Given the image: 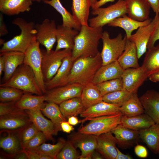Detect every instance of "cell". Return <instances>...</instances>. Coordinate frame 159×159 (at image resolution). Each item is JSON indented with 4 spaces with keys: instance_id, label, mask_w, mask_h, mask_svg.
<instances>
[{
    "instance_id": "44",
    "label": "cell",
    "mask_w": 159,
    "mask_h": 159,
    "mask_svg": "<svg viewBox=\"0 0 159 159\" xmlns=\"http://www.w3.org/2000/svg\"><path fill=\"white\" fill-rule=\"evenodd\" d=\"M75 147L71 141H66L65 144L57 155L56 159H77L79 155Z\"/></svg>"
},
{
    "instance_id": "11",
    "label": "cell",
    "mask_w": 159,
    "mask_h": 159,
    "mask_svg": "<svg viewBox=\"0 0 159 159\" xmlns=\"http://www.w3.org/2000/svg\"><path fill=\"white\" fill-rule=\"evenodd\" d=\"M35 29L37 40L45 47L47 52L52 50L57 42V26L54 21L46 19L41 23L35 24Z\"/></svg>"
},
{
    "instance_id": "26",
    "label": "cell",
    "mask_w": 159,
    "mask_h": 159,
    "mask_svg": "<svg viewBox=\"0 0 159 159\" xmlns=\"http://www.w3.org/2000/svg\"><path fill=\"white\" fill-rule=\"evenodd\" d=\"M32 2V0H0V11L8 16L29 11Z\"/></svg>"
},
{
    "instance_id": "59",
    "label": "cell",
    "mask_w": 159,
    "mask_h": 159,
    "mask_svg": "<svg viewBox=\"0 0 159 159\" xmlns=\"http://www.w3.org/2000/svg\"><path fill=\"white\" fill-rule=\"evenodd\" d=\"M95 150L93 153L92 155V159H102L103 158V157L96 150Z\"/></svg>"
},
{
    "instance_id": "6",
    "label": "cell",
    "mask_w": 159,
    "mask_h": 159,
    "mask_svg": "<svg viewBox=\"0 0 159 159\" xmlns=\"http://www.w3.org/2000/svg\"><path fill=\"white\" fill-rule=\"evenodd\" d=\"M92 14L95 16L89 19V25L92 27H102L114 19L127 14L124 0H118L106 7L93 9Z\"/></svg>"
},
{
    "instance_id": "40",
    "label": "cell",
    "mask_w": 159,
    "mask_h": 159,
    "mask_svg": "<svg viewBox=\"0 0 159 159\" xmlns=\"http://www.w3.org/2000/svg\"><path fill=\"white\" fill-rule=\"evenodd\" d=\"M133 93L123 89L103 95L102 100L105 102L120 107L130 98Z\"/></svg>"
},
{
    "instance_id": "2",
    "label": "cell",
    "mask_w": 159,
    "mask_h": 159,
    "mask_svg": "<svg viewBox=\"0 0 159 159\" xmlns=\"http://www.w3.org/2000/svg\"><path fill=\"white\" fill-rule=\"evenodd\" d=\"M102 65L100 52L94 57H82L73 62L69 77L68 84L77 83L84 86L92 82Z\"/></svg>"
},
{
    "instance_id": "51",
    "label": "cell",
    "mask_w": 159,
    "mask_h": 159,
    "mask_svg": "<svg viewBox=\"0 0 159 159\" xmlns=\"http://www.w3.org/2000/svg\"><path fill=\"white\" fill-rule=\"evenodd\" d=\"M155 13V16L159 15V0H146Z\"/></svg>"
},
{
    "instance_id": "30",
    "label": "cell",
    "mask_w": 159,
    "mask_h": 159,
    "mask_svg": "<svg viewBox=\"0 0 159 159\" xmlns=\"http://www.w3.org/2000/svg\"><path fill=\"white\" fill-rule=\"evenodd\" d=\"M40 110L53 123V135H57L59 131L62 130L61 126L62 122L66 121V118L61 111L59 106L54 103L48 102Z\"/></svg>"
},
{
    "instance_id": "5",
    "label": "cell",
    "mask_w": 159,
    "mask_h": 159,
    "mask_svg": "<svg viewBox=\"0 0 159 159\" xmlns=\"http://www.w3.org/2000/svg\"><path fill=\"white\" fill-rule=\"evenodd\" d=\"M101 39L103 44L101 55L102 65H105L117 60L124 51L127 38L123 37L120 33L115 37L111 38L108 32L104 31Z\"/></svg>"
},
{
    "instance_id": "53",
    "label": "cell",
    "mask_w": 159,
    "mask_h": 159,
    "mask_svg": "<svg viewBox=\"0 0 159 159\" xmlns=\"http://www.w3.org/2000/svg\"><path fill=\"white\" fill-rule=\"evenodd\" d=\"M61 126L62 131L67 133H69L71 131L74 129L72 125H71L68 121H66L62 122Z\"/></svg>"
},
{
    "instance_id": "62",
    "label": "cell",
    "mask_w": 159,
    "mask_h": 159,
    "mask_svg": "<svg viewBox=\"0 0 159 159\" xmlns=\"http://www.w3.org/2000/svg\"><path fill=\"white\" fill-rule=\"evenodd\" d=\"M4 40L2 39H0V45H3V44L4 43Z\"/></svg>"
},
{
    "instance_id": "39",
    "label": "cell",
    "mask_w": 159,
    "mask_h": 159,
    "mask_svg": "<svg viewBox=\"0 0 159 159\" xmlns=\"http://www.w3.org/2000/svg\"><path fill=\"white\" fill-rule=\"evenodd\" d=\"M66 141L63 138H60L55 144L44 143L33 150L38 153L48 156L51 159H56L57 156L66 143Z\"/></svg>"
},
{
    "instance_id": "1",
    "label": "cell",
    "mask_w": 159,
    "mask_h": 159,
    "mask_svg": "<svg viewBox=\"0 0 159 159\" xmlns=\"http://www.w3.org/2000/svg\"><path fill=\"white\" fill-rule=\"evenodd\" d=\"M74 40L71 57L74 62L82 57H94L99 52L98 46L103 32L102 27L82 25Z\"/></svg>"
},
{
    "instance_id": "15",
    "label": "cell",
    "mask_w": 159,
    "mask_h": 159,
    "mask_svg": "<svg viewBox=\"0 0 159 159\" xmlns=\"http://www.w3.org/2000/svg\"><path fill=\"white\" fill-rule=\"evenodd\" d=\"M155 21V18L147 25L139 27L129 39L135 44L138 59L146 52L148 45L152 33Z\"/></svg>"
},
{
    "instance_id": "25",
    "label": "cell",
    "mask_w": 159,
    "mask_h": 159,
    "mask_svg": "<svg viewBox=\"0 0 159 159\" xmlns=\"http://www.w3.org/2000/svg\"><path fill=\"white\" fill-rule=\"evenodd\" d=\"M152 20L149 18L143 21H138L132 19L125 14L114 19L107 25L109 26L119 27L123 29L125 32L127 39H129L134 30L138 29L141 26L148 25Z\"/></svg>"
},
{
    "instance_id": "64",
    "label": "cell",
    "mask_w": 159,
    "mask_h": 159,
    "mask_svg": "<svg viewBox=\"0 0 159 159\" xmlns=\"http://www.w3.org/2000/svg\"><path fill=\"white\" fill-rule=\"evenodd\" d=\"M158 154H159V152Z\"/></svg>"
},
{
    "instance_id": "52",
    "label": "cell",
    "mask_w": 159,
    "mask_h": 159,
    "mask_svg": "<svg viewBox=\"0 0 159 159\" xmlns=\"http://www.w3.org/2000/svg\"><path fill=\"white\" fill-rule=\"evenodd\" d=\"M8 32L4 20V18L2 13L0 14V37L7 34Z\"/></svg>"
},
{
    "instance_id": "55",
    "label": "cell",
    "mask_w": 159,
    "mask_h": 159,
    "mask_svg": "<svg viewBox=\"0 0 159 159\" xmlns=\"http://www.w3.org/2000/svg\"><path fill=\"white\" fill-rule=\"evenodd\" d=\"M117 153L115 159H130L132 158L129 155L125 154L121 152L116 147Z\"/></svg>"
},
{
    "instance_id": "58",
    "label": "cell",
    "mask_w": 159,
    "mask_h": 159,
    "mask_svg": "<svg viewBox=\"0 0 159 159\" xmlns=\"http://www.w3.org/2000/svg\"><path fill=\"white\" fill-rule=\"evenodd\" d=\"M5 69V62L4 55L0 54V77L2 75L3 72H4Z\"/></svg>"
},
{
    "instance_id": "41",
    "label": "cell",
    "mask_w": 159,
    "mask_h": 159,
    "mask_svg": "<svg viewBox=\"0 0 159 159\" xmlns=\"http://www.w3.org/2000/svg\"><path fill=\"white\" fill-rule=\"evenodd\" d=\"M24 92L17 88L11 87H0V100L1 102H16L22 97Z\"/></svg>"
},
{
    "instance_id": "38",
    "label": "cell",
    "mask_w": 159,
    "mask_h": 159,
    "mask_svg": "<svg viewBox=\"0 0 159 159\" xmlns=\"http://www.w3.org/2000/svg\"><path fill=\"white\" fill-rule=\"evenodd\" d=\"M120 112L123 115L131 117L145 112V110L137 92H134L130 98L120 107Z\"/></svg>"
},
{
    "instance_id": "13",
    "label": "cell",
    "mask_w": 159,
    "mask_h": 159,
    "mask_svg": "<svg viewBox=\"0 0 159 159\" xmlns=\"http://www.w3.org/2000/svg\"><path fill=\"white\" fill-rule=\"evenodd\" d=\"M146 72L141 66L124 70L121 78L123 89L132 92H137L138 88L148 78Z\"/></svg>"
},
{
    "instance_id": "21",
    "label": "cell",
    "mask_w": 159,
    "mask_h": 159,
    "mask_svg": "<svg viewBox=\"0 0 159 159\" xmlns=\"http://www.w3.org/2000/svg\"><path fill=\"white\" fill-rule=\"evenodd\" d=\"M124 70L117 61L102 65L97 72L92 82L97 85L104 81L121 78Z\"/></svg>"
},
{
    "instance_id": "10",
    "label": "cell",
    "mask_w": 159,
    "mask_h": 159,
    "mask_svg": "<svg viewBox=\"0 0 159 159\" xmlns=\"http://www.w3.org/2000/svg\"><path fill=\"white\" fill-rule=\"evenodd\" d=\"M83 86L77 83L68 84L47 90L45 101L59 104L69 99L81 97Z\"/></svg>"
},
{
    "instance_id": "29",
    "label": "cell",
    "mask_w": 159,
    "mask_h": 159,
    "mask_svg": "<svg viewBox=\"0 0 159 159\" xmlns=\"http://www.w3.org/2000/svg\"><path fill=\"white\" fill-rule=\"evenodd\" d=\"M139 137L154 153L159 152V124L155 123L150 127L139 131Z\"/></svg>"
},
{
    "instance_id": "47",
    "label": "cell",
    "mask_w": 159,
    "mask_h": 159,
    "mask_svg": "<svg viewBox=\"0 0 159 159\" xmlns=\"http://www.w3.org/2000/svg\"><path fill=\"white\" fill-rule=\"evenodd\" d=\"M47 140L44 134L39 131L29 142L23 150L34 149L44 143Z\"/></svg>"
},
{
    "instance_id": "46",
    "label": "cell",
    "mask_w": 159,
    "mask_h": 159,
    "mask_svg": "<svg viewBox=\"0 0 159 159\" xmlns=\"http://www.w3.org/2000/svg\"><path fill=\"white\" fill-rule=\"evenodd\" d=\"M16 102H2L0 103V116L24 113L23 110L16 107L15 105Z\"/></svg>"
},
{
    "instance_id": "35",
    "label": "cell",
    "mask_w": 159,
    "mask_h": 159,
    "mask_svg": "<svg viewBox=\"0 0 159 159\" xmlns=\"http://www.w3.org/2000/svg\"><path fill=\"white\" fill-rule=\"evenodd\" d=\"M1 129L14 130L23 127L30 121L26 113L0 116Z\"/></svg>"
},
{
    "instance_id": "31",
    "label": "cell",
    "mask_w": 159,
    "mask_h": 159,
    "mask_svg": "<svg viewBox=\"0 0 159 159\" xmlns=\"http://www.w3.org/2000/svg\"><path fill=\"white\" fill-rule=\"evenodd\" d=\"M31 93H24L21 98L15 102V105L20 109L34 110H40L45 104V96L44 94L42 95H34Z\"/></svg>"
},
{
    "instance_id": "27",
    "label": "cell",
    "mask_w": 159,
    "mask_h": 159,
    "mask_svg": "<svg viewBox=\"0 0 159 159\" xmlns=\"http://www.w3.org/2000/svg\"><path fill=\"white\" fill-rule=\"evenodd\" d=\"M137 50L135 44L127 39L125 50L117 60L124 70L140 67Z\"/></svg>"
},
{
    "instance_id": "43",
    "label": "cell",
    "mask_w": 159,
    "mask_h": 159,
    "mask_svg": "<svg viewBox=\"0 0 159 159\" xmlns=\"http://www.w3.org/2000/svg\"><path fill=\"white\" fill-rule=\"evenodd\" d=\"M19 142L17 138L14 135L9 134L1 138L0 147L6 151L11 153H15L18 151Z\"/></svg>"
},
{
    "instance_id": "50",
    "label": "cell",
    "mask_w": 159,
    "mask_h": 159,
    "mask_svg": "<svg viewBox=\"0 0 159 159\" xmlns=\"http://www.w3.org/2000/svg\"><path fill=\"white\" fill-rule=\"evenodd\" d=\"M134 151L136 155L140 158H146L148 155L147 149L142 145L137 144L135 147Z\"/></svg>"
},
{
    "instance_id": "60",
    "label": "cell",
    "mask_w": 159,
    "mask_h": 159,
    "mask_svg": "<svg viewBox=\"0 0 159 159\" xmlns=\"http://www.w3.org/2000/svg\"><path fill=\"white\" fill-rule=\"evenodd\" d=\"M15 158L16 159H28V158L26 154L23 150L21 153H20L17 155H16Z\"/></svg>"
},
{
    "instance_id": "19",
    "label": "cell",
    "mask_w": 159,
    "mask_h": 159,
    "mask_svg": "<svg viewBox=\"0 0 159 159\" xmlns=\"http://www.w3.org/2000/svg\"><path fill=\"white\" fill-rule=\"evenodd\" d=\"M25 111L30 122L44 134L47 140L53 141L54 125L52 121L44 116L40 110Z\"/></svg>"
},
{
    "instance_id": "23",
    "label": "cell",
    "mask_w": 159,
    "mask_h": 159,
    "mask_svg": "<svg viewBox=\"0 0 159 159\" xmlns=\"http://www.w3.org/2000/svg\"><path fill=\"white\" fill-rule=\"evenodd\" d=\"M121 148H127L136 143L139 137V131L133 130L119 124L111 131Z\"/></svg>"
},
{
    "instance_id": "63",
    "label": "cell",
    "mask_w": 159,
    "mask_h": 159,
    "mask_svg": "<svg viewBox=\"0 0 159 159\" xmlns=\"http://www.w3.org/2000/svg\"><path fill=\"white\" fill-rule=\"evenodd\" d=\"M33 1H36L38 2H40L41 1H47L49 0H32Z\"/></svg>"
},
{
    "instance_id": "61",
    "label": "cell",
    "mask_w": 159,
    "mask_h": 159,
    "mask_svg": "<svg viewBox=\"0 0 159 159\" xmlns=\"http://www.w3.org/2000/svg\"><path fill=\"white\" fill-rule=\"evenodd\" d=\"M90 1L91 7L98 1V0H90Z\"/></svg>"
},
{
    "instance_id": "33",
    "label": "cell",
    "mask_w": 159,
    "mask_h": 159,
    "mask_svg": "<svg viewBox=\"0 0 159 159\" xmlns=\"http://www.w3.org/2000/svg\"><path fill=\"white\" fill-rule=\"evenodd\" d=\"M44 2L54 8L61 15L62 17V25L72 28L79 31L81 25L71 14L63 6L59 0H50Z\"/></svg>"
},
{
    "instance_id": "28",
    "label": "cell",
    "mask_w": 159,
    "mask_h": 159,
    "mask_svg": "<svg viewBox=\"0 0 159 159\" xmlns=\"http://www.w3.org/2000/svg\"><path fill=\"white\" fill-rule=\"evenodd\" d=\"M155 123L149 116L143 113L131 117L122 115L120 124L131 129L139 131Z\"/></svg>"
},
{
    "instance_id": "3",
    "label": "cell",
    "mask_w": 159,
    "mask_h": 159,
    "mask_svg": "<svg viewBox=\"0 0 159 159\" xmlns=\"http://www.w3.org/2000/svg\"><path fill=\"white\" fill-rule=\"evenodd\" d=\"M21 30L20 34L3 44L0 50L1 53L15 51L24 53L31 44L36 31L35 24L32 21L27 22L24 19L18 17L12 21Z\"/></svg>"
},
{
    "instance_id": "12",
    "label": "cell",
    "mask_w": 159,
    "mask_h": 159,
    "mask_svg": "<svg viewBox=\"0 0 159 159\" xmlns=\"http://www.w3.org/2000/svg\"><path fill=\"white\" fill-rule=\"evenodd\" d=\"M70 140L76 148H79L81 153L80 159H91L97 146V136L78 132L71 135Z\"/></svg>"
},
{
    "instance_id": "34",
    "label": "cell",
    "mask_w": 159,
    "mask_h": 159,
    "mask_svg": "<svg viewBox=\"0 0 159 159\" xmlns=\"http://www.w3.org/2000/svg\"><path fill=\"white\" fill-rule=\"evenodd\" d=\"M90 0H72V14L82 25H88L90 8Z\"/></svg>"
},
{
    "instance_id": "7",
    "label": "cell",
    "mask_w": 159,
    "mask_h": 159,
    "mask_svg": "<svg viewBox=\"0 0 159 159\" xmlns=\"http://www.w3.org/2000/svg\"><path fill=\"white\" fill-rule=\"evenodd\" d=\"M40 43L35 36L24 53L23 63L32 69L36 76L38 84L43 94L47 90L42 68V54L40 48Z\"/></svg>"
},
{
    "instance_id": "8",
    "label": "cell",
    "mask_w": 159,
    "mask_h": 159,
    "mask_svg": "<svg viewBox=\"0 0 159 159\" xmlns=\"http://www.w3.org/2000/svg\"><path fill=\"white\" fill-rule=\"evenodd\" d=\"M122 115L119 113L90 119V122L79 130L81 133L98 136L111 131L120 124Z\"/></svg>"
},
{
    "instance_id": "16",
    "label": "cell",
    "mask_w": 159,
    "mask_h": 159,
    "mask_svg": "<svg viewBox=\"0 0 159 159\" xmlns=\"http://www.w3.org/2000/svg\"><path fill=\"white\" fill-rule=\"evenodd\" d=\"M97 136L96 149L103 158L115 159L117 152L116 145L117 141L112 132H110Z\"/></svg>"
},
{
    "instance_id": "45",
    "label": "cell",
    "mask_w": 159,
    "mask_h": 159,
    "mask_svg": "<svg viewBox=\"0 0 159 159\" xmlns=\"http://www.w3.org/2000/svg\"><path fill=\"white\" fill-rule=\"evenodd\" d=\"M40 131L33 123H32L23 130L21 137L20 145L24 149L29 142Z\"/></svg>"
},
{
    "instance_id": "4",
    "label": "cell",
    "mask_w": 159,
    "mask_h": 159,
    "mask_svg": "<svg viewBox=\"0 0 159 159\" xmlns=\"http://www.w3.org/2000/svg\"><path fill=\"white\" fill-rule=\"evenodd\" d=\"M1 86L12 87L24 92L43 95L34 72L24 63L18 67L9 80L0 85Z\"/></svg>"
},
{
    "instance_id": "54",
    "label": "cell",
    "mask_w": 159,
    "mask_h": 159,
    "mask_svg": "<svg viewBox=\"0 0 159 159\" xmlns=\"http://www.w3.org/2000/svg\"><path fill=\"white\" fill-rule=\"evenodd\" d=\"M115 0H99L94 5L91 7L92 9H94L101 7L107 3L113 2Z\"/></svg>"
},
{
    "instance_id": "22",
    "label": "cell",
    "mask_w": 159,
    "mask_h": 159,
    "mask_svg": "<svg viewBox=\"0 0 159 159\" xmlns=\"http://www.w3.org/2000/svg\"><path fill=\"white\" fill-rule=\"evenodd\" d=\"M79 31L64 26L62 24L57 26L56 39L57 44L55 50L73 49L74 40L79 33Z\"/></svg>"
},
{
    "instance_id": "20",
    "label": "cell",
    "mask_w": 159,
    "mask_h": 159,
    "mask_svg": "<svg viewBox=\"0 0 159 159\" xmlns=\"http://www.w3.org/2000/svg\"><path fill=\"white\" fill-rule=\"evenodd\" d=\"M127 15L140 21L149 19L150 7L146 0H124Z\"/></svg>"
},
{
    "instance_id": "42",
    "label": "cell",
    "mask_w": 159,
    "mask_h": 159,
    "mask_svg": "<svg viewBox=\"0 0 159 159\" xmlns=\"http://www.w3.org/2000/svg\"><path fill=\"white\" fill-rule=\"evenodd\" d=\"M96 85L102 96L123 89V83L122 78L104 81Z\"/></svg>"
},
{
    "instance_id": "48",
    "label": "cell",
    "mask_w": 159,
    "mask_h": 159,
    "mask_svg": "<svg viewBox=\"0 0 159 159\" xmlns=\"http://www.w3.org/2000/svg\"><path fill=\"white\" fill-rule=\"evenodd\" d=\"M155 23L150 37L147 49H149L154 46L155 42L159 40V15L154 17Z\"/></svg>"
},
{
    "instance_id": "17",
    "label": "cell",
    "mask_w": 159,
    "mask_h": 159,
    "mask_svg": "<svg viewBox=\"0 0 159 159\" xmlns=\"http://www.w3.org/2000/svg\"><path fill=\"white\" fill-rule=\"evenodd\" d=\"M73 62L71 55L64 58L54 76L49 81L45 82L47 90L68 84L69 77Z\"/></svg>"
},
{
    "instance_id": "49",
    "label": "cell",
    "mask_w": 159,
    "mask_h": 159,
    "mask_svg": "<svg viewBox=\"0 0 159 159\" xmlns=\"http://www.w3.org/2000/svg\"><path fill=\"white\" fill-rule=\"evenodd\" d=\"M28 159H51L50 157L37 152L33 150H23Z\"/></svg>"
},
{
    "instance_id": "14",
    "label": "cell",
    "mask_w": 159,
    "mask_h": 159,
    "mask_svg": "<svg viewBox=\"0 0 159 159\" xmlns=\"http://www.w3.org/2000/svg\"><path fill=\"white\" fill-rule=\"evenodd\" d=\"M120 108L116 105L102 101L83 111L80 116L84 119L80 122L83 123L92 118L118 113L120 112Z\"/></svg>"
},
{
    "instance_id": "36",
    "label": "cell",
    "mask_w": 159,
    "mask_h": 159,
    "mask_svg": "<svg viewBox=\"0 0 159 159\" xmlns=\"http://www.w3.org/2000/svg\"><path fill=\"white\" fill-rule=\"evenodd\" d=\"M148 49L142 66L148 77L159 71V44Z\"/></svg>"
},
{
    "instance_id": "18",
    "label": "cell",
    "mask_w": 159,
    "mask_h": 159,
    "mask_svg": "<svg viewBox=\"0 0 159 159\" xmlns=\"http://www.w3.org/2000/svg\"><path fill=\"white\" fill-rule=\"evenodd\" d=\"M139 98L145 112L155 123L159 124V92L153 90H148Z\"/></svg>"
},
{
    "instance_id": "9",
    "label": "cell",
    "mask_w": 159,
    "mask_h": 159,
    "mask_svg": "<svg viewBox=\"0 0 159 159\" xmlns=\"http://www.w3.org/2000/svg\"><path fill=\"white\" fill-rule=\"evenodd\" d=\"M72 50L64 49L58 51L52 50L42 52V68L45 82L54 76L61 66L63 59L72 54Z\"/></svg>"
},
{
    "instance_id": "57",
    "label": "cell",
    "mask_w": 159,
    "mask_h": 159,
    "mask_svg": "<svg viewBox=\"0 0 159 159\" xmlns=\"http://www.w3.org/2000/svg\"><path fill=\"white\" fill-rule=\"evenodd\" d=\"M68 122L72 125H75L80 122L77 118L75 116H72L68 118Z\"/></svg>"
},
{
    "instance_id": "56",
    "label": "cell",
    "mask_w": 159,
    "mask_h": 159,
    "mask_svg": "<svg viewBox=\"0 0 159 159\" xmlns=\"http://www.w3.org/2000/svg\"><path fill=\"white\" fill-rule=\"evenodd\" d=\"M148 78L153 82H159V71L150 75Z\"/></svg>"
},
{
    "instance_id": "32",
    "label": "cell",
    "mask_w": 159,
    "mask_h": 159,
    "mask_svg": "<svg viewBox=\"0 0 159 159\" xmlns=\"http://www.w3.org/2000/svg\"><path fill=\"white\" fill-rule=\"evenodd\" d=\"M81 98L85 110L103 101L96 85L92 82L84 86Z\"/></svg>"
},
{
    "instance_id": "24",
    "label": "cell",
    "mask_w": 159,
    "mask_h": 159,
    "mask_svg": "<svg viewBox=\"0 0 159 159\" xmlns=\"http://www.w3.org/2000/svg\"><path fill=\"white\" fill-rule=\"evenodd\" d=\"M1 54L4 57L5 69L3 80L5 82L10 79L18 67L23 63L24 53L11 51Z\"/></svg>"
},
{
    "instance_id": "37",
    "label": "cell",
    "mask_w": 159,
    "mask_h": 159,
    "mask_svg": "<svg viewBox=\"0 0 159 159\" xmlns=\"http://www.w3.org/2000/svg\"><path fill=\"white\" fill-rule=\"evenodd\" d=\"M61 112L66 118L80 114L85 110L81 97L73 98L59 104Z\"/></svg>"
}]
</instances>
